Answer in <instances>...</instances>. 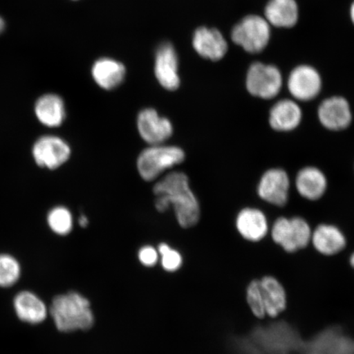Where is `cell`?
Listing matches in <instances>:
<instances>
[{"label": "cell", "instance_id": "obj_1", "mask_svg": "<svg viewBox=\"0 0 354 354\" xmlns=\"http://www.w3.org/2000/svg\"><path fill=\"white\" fill-rule=\"evenodd\" d=\"M155 207L165 212L172 205L176 220L183 228L194 227L201 218V207L189 187V177L181 171H172L153 187Z\"/></svg>", "mask_w": 354, "mask_h": 354}, {"label": "cell", "instance_id": "obj_2", "mask_svg": "<svg viewBox=\"0 0 354 354\" xmlns=\"http://www.w3.org/2000/svg\"><path fill=\"white\" fill-rule=\"evenodd\" d=\"M50 315L56 328L61 332L88 330L95 323V314L91 304L79 292L71 291L53 299Z\"/></svg>", "mask_w": 354, "mask_h": 354}, {"label": "cell", "instance_id": "obj_3", "mask_svg": "<svg viewBox=\"0 0 354 354\" xmlns=\"http://www.w3.org/2000/svg\"><path fill=\"white\" fill-rule=\"evenodd\" d=\"M184 150L177 146L151 145L137 158V169L146 181L157 179L162 172L185 161Z\"/></svg>", "mask_w": 354, "mask_h": 354}, {"label": "cell", "instance_id": "obj_4", "mask_svg": "<svg viewBox=\"0 0 354 354\" xmlns=\"http://www.w3.org/2000/svg\"><path fill=\"white\" fill-rule=\"evenodd\" d=\"M271 38V25L259 15L243 17L234 26L232 32V41L250 54L262 52Z\"/></svg>", "mask_w": 354, "mask_h": 354}, {"label": "cell", "instance_id": "obj_5", "mask_svg": "<svg viewBox=\"0 0 354 354\" xmlns=\"http://www.w3.org/2000/svg\"><path fill=\"white\" fill-rule=\"evenodd\" d=\"M272 237L288 253H295L307 247L311 241L312 231L303 218H280L273 225Z\"/></svg>", "mask_w": 354, "mask_h": 354}, {"label": "cell", "instance_id": "obj_6", "mask_svg": "<svg viewBox=\"0 0 354 354\" xmlns=\"http://www.w3.org/2000/svg\"><path fill=\"white\" fill-rule=\"evenodd\" d=\"M248 91L263 100L275 98L282 87V76L277 66L254 63L250 66L246 77Z\"/></svg>", "mask_w": 354, "mask_h": 354}, {"label": "cell", "instance_id": "obj_7", "mask_svg": "<svg viewBox=\"0 0 354 354\" xmlns=\"http://www.w3.org/2000/svg\"><path fill=\"white\" fill-rule=\"evenodd\" d=\"M35 165L48 170H55L69 160L72 149L66 140L54 135L39 137L32 149Z\"/></svg>", "mask_w": 354, "mask_h": 354}, {"label": "cell", "instance_id": "obj_8", "mask_svg": "<svg viewBox=\"0 0 354 354\" xmlns=\"http://www.w3.org/2000/svg\"><path fill=\"white\" fill-rule=\"evenodd\" d=\"M137 128L141 138L150 145H162L174 134L169 119L159 116L153 109L141 111L137 118Z\"/></svg>", "mask_w": 354, "mask_h": 354}, {"label": "cell", "instance_id": "obj_9", "mask_svg": "<svg viewBox=\"0 0 354 354\" xmlns=\"http://www.w3.org/2000/svg\"><path fill=\"white\" fill-rule=\"evenodd\" d=\"M319 73L308 65H300L292 71L288 79V88L295 99L309 101L315 99L322 90Z\"/></svg>", "mask_w": 354, "mask_h": 354}, {"label": "cell", "instance_id": "obj_10", "mask_svg": "<svg viewBox=\"0 0 354 354\" xmlns=\"http://www.w3.org/2000/svg\"><path fill=\"white\" fill-rule=\"evenodd\" d=\"M154 73L159 84L166 90L174 91L179 87L178 59L170 43H163L158 47Z\"/></svg>", "mask_w": 354, "mask_h": 354}, {"label": "cell", "instance_id": "obj_11", "mask_svg": "<svg viewBox=\"0 0 354 354\" xmlns=\"http://www.w3.org/2000/svg\"><path fill=\"white\" fill-rule=\"evenodd\" d=\"M290 178L282 169H270L261 178L258 192L261 198L273 205L284 206L289 197Z\"/></svg>", "mask_w": 354, "mask_h": 354}, {"label": "cell", "instance_id": "obj_12", "mask_svg": "<svg viewBox=\"0 0 354 354\" xmlns=\"http://www.w3.org/2000/svg\"><path fill=\"white\" fill-rule=\"evenodd\" d=\"M318 118L323 127L330 131L346 129L352 122L351 106L343 97L335 96L322 102Z\"/></svg>", "mask_w": 354, "mask_h": 354}, {"label": "cell", "instance_id": "obj_13", "mask_svg": "<svg viewBox=\"0 0 354 354\" xmlns=\"http://www.w3.org/2000/svg\"><path fill=\"white\" fill-rule=\"evenodd\" d=\"M193 46L199 55L212 61L223 59L228 50L227 41L215 28L197 29L194 34Z\"/></svg>", "mask_w": 354, "mask_h": 354}, {"label": "cell", "instance_id": "obj_14", "mask_svg": "<svg viewBox=\"0 0 354 354\" xmlns=\"http://www.w3.org/2000/svg\"><path fill=\"white\" fill-rule=\"evenodd\" d=\"M259 286L266 315L276 318L284 313L288 296L282 282L272 276H264L259 279Z\"/></svg>", "mask_w": 354, "mask_h": 354}, {"label": "cell", "instance_id": "obj_15", "mask_svg": "<svg viewBox=\"0 0 354 354\" xmlns=\"http://www.w3.org/2000/svg\"><path fill=\"white\" fill-rule=\"evenodd\" d=\"M34 112L38 122L48 128L61 127L66 116L64 102L55 94L39 97L35 102Z\"/></svg>", "mask_w": 354, "mask_h": 354}, {"label": "cell", "instance_id": "obj_16", "mask_svg": "<svg viewBox=\"0 0 354 354\" xmlns=\"http://www.w3.org/2000/svg\"><path fill=\"white\" fill-rule=\"evenodd\" d=\"M13 306L19 319L30 324L43 322L48 314L44 301L30 291H22L17 294L13 301Z\"/></svg>", "mask_w": 354, "mask_h": 354}, {"label": "cell", "instance_id": "obj_17", "mask_svg": "<svg viewBox=\"0 0 354 354\" xmlns=\"http://www.w3.org/2000/svg\"><path fill=\"white\" fill-rule=\"evenodd\" d=\"M302 110L294 100L278 101L270 111V125L277 131H290L302 121Z\"/></svg>", "mask_w": 354, "mask_h": 354}, {"label": "cell", "instance_id": "obj_18", "mask_svg": "<svg viewBox=\"0 0 354 354\" xmlns=\"http://www.w3.org/2000/svg\"><path fill=\"white\" fill-rule=\"evenodd\" d=\"M265 19L279 28H291L299 20V7L295 0H270L265 8Z\"/></svg>", "mask_w": 354, "mask_h": 354}, {"label": "cell", "instance_id": "obj_19", "mask_svg": "<svg viewBox=\"0 0 354 354\" xmlns=\"http://www.w3.org/2000/svg\"><path fill=\"white\" fill-rule=\"evenodd\" d=\"M238 232L247 241L258 242L267 236L268 220L263 212L255 209H245L236 219Z\"/></svg>", "mask_w": 354, "mask_h": 354}, {"label": "cell", "instance_id": "obj_20", "mask_svg": "<svg viewBox=\"0 0 354 354\" xmlns=\"http://www.w3.org/2000/svg\"><path fill=\"white\" fill-rule=\"evenodd\" d=\"M311 241L315 249L325 256H333L346 246V240L337 227L331 225H321L312 234Z\"/></svg>", "mask_w": 354, "mask_h": 354}, {"label": "cell", "instance_id": "obj_21", "mask_svg": "<svg viewBox=\"0 0 354 354\" xmlns=\"http://www.w3.org/2000/svg\"><path fill=\"white\" fill-rule=\"evenodd\" d=\"M296 187L301 196L309 201H317L326 192L327 180L322 171L316 167H308L299 172Z\"/></svg>", "mask_w": 354, "mask_h": 354}, {"label": "cell", "instance_id": "obj_22", "mask_svg": "<svg viewBox=\"0 0 354 354\" xmlns=\"http://www.w3.org/2000/svg\"><path fill=\"white\" fill-rule=\"evenodd\" d=\"M126 69L119 62L102 59L93 66L92 76L98 85L104 90H113L120 86L125 77Z\"/></svg>", "mask_w": 354, "mask_h": 354}, {"label": "cell", "instance_id": "obj_23", "mask_svg": "<svg viewBox=\"0 0 354 354\" xmlns=\"http://www.w3.org/2000/svg\"><path fill=\"white\" fill-rule=\"evenodd\" d=\"M47 224L51 231L57 236H66L73 229L72 212L64 206H57L48 212Z\"/></svg>", "mask_w": 354, "mask_h": 354}, {"label": "cell", "instance_id": "obj_24", "mask_svg": "<svg viewBox=\"0 0 354 354\" xmlns=\"http://www.w3.org/2000/svg\"><path fill=\"white\" fill-rule=\"evenodd\" d=\"M21 265L10 254H0V287L8 288L15 285L21 277Z\"/></svg>", "mask_w": 354, "mask_h": 354}, {"label": "cell", "instance_id": "obj_25", "mask_svg": "<svg viewBox=\"0 0 354 354\" xmlns=\"http://www.w3.org/2000/svg\"><path fill=\"white\" fill-rule=\"evenodd\" d=\"M245 300L250 312L258 319H264L266 315L262 295H261L259 279H254L248 284Z\"/></svg>", "mask_w": 354, "mask_h": 354}, {"label": "cell", "instance_id": "obj_26", "mask_svg": "<svg viewBox=\"0 0 354 354\" xmlns=\"http://www.w3.org/2000/svg\"><path fill=\"white\" fill-rule=\"evenodd\" d=\"M159 259L163 270L167 272H175L183 267V258L179 251L172 249L166 243L158 245Z\"/></svg>", "mask_w": 354, "mask_h": 354}, {"label": "cell", "instance_id": "obj_27", "mask_svg": "<svg viewBox=\"0 0 354 354\" xmlns=\"http://www.w3.org/2000/svg\"><path fill=\"white\" fill-rule=\"evenodd\" d=\"M138 259L145 267L153 268L159 261L158 251L151 245H145L139 250Z\"/></svg>", "mask_w": 354, "mask_h": 354}, {"label": "cell", "instance_id": "obj_28", "mask_svg": "<svg viewBox=\"0 0 354 354\" xmlns=\"http://www.w3.org/2000/svg\"><path fill=\"white\" fill-rule=\"evenodd\" d=\"M79 224L83 228L87 227V225H88V220L87 216L85 215H82L81 218L79 219Z\"/></svg>", "mask_w": 354, "mask_h": 354}, {"label": "cell", "instance_id": "obj_29", "mask_svg": "<svg viewBox=\"0 0 354 354\" xmlns=\"http://www.w3.org/2000/svg\"><path fill=\"white\" fill-rule=\"evenodd\" d=\"M351 17L353 24H354V1L353 2L351 8Z\"/></svg>", "mask_w": 354, "mask_h": 354}, {"label": "cell", "instance_id": "obj_30", "mask_svg": "<svg viewBox=\"0 0 354 354\" xmlns=\"http://www.w3.org/2000/svg\"><path fill=\"white\" fill-rule=\"evenodd\" d=\"M4 29V21L1 17H0V33L3 32V30Z\"/></svg>", "mask_w": 354, "mask_h": 354}, {"label": "cell", "instance_id": "obj_31", "mask_svg": "<svg viewBox=\"0 0 354 354\" xmlns=\"http://www.w3.org/2000/svg\"><path fill=\"white\" fill-rule=\"evenodd\" d=\"M349 263H351V267L354 269V253L351 255L349 259Z\"/></svg>", "mask_w": 354, "mask_h": 354}]
</instances>
